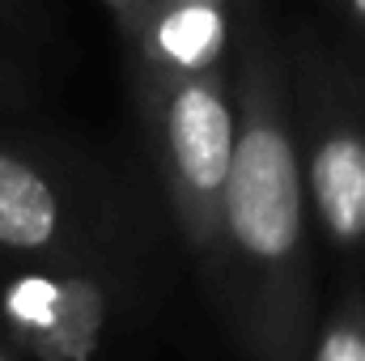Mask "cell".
I'll list each match as a JSON object with an SVG mask.
<instances>
[{
    "label": "cell",
    "instance_id": "obj_1",
    "mask_svg": "<svg viewBox=\"0 0 365 361\" xmlns=\"http://www.w3.org/2000/svg\"><path fill=\"white\" fill-rule=\"evenodd\" d=\"M234 166L221 208V285L251 361H306L310 349V204L289 115V81L268 30L251 26L230 73Z\"/></svg>",
    "mask_w": 365,
    "mask_h": 361
},
{
    "label": "cell",
    "instance_id": "obj_2",
    "mask_svg": "<svg viewBox=\"0 0 365 361\" xmlns=\"http://www.w3.org/2000/svg\"><path fill=\"white\" fill-rule=\"evenodd\" d=\"M140 111L153 128L162 179H166V195L182 230V243L204 264V276L217 289L221 285V208H225L234 136H238L230 64L187 77L166 93L140 102Z\"/></svg>",
    "mask_w": 365,
    "mask_h": 361
},
{
    "label": "cell",
    "instance_id": "obj_3",
    "mask_svg": "<svg viewBox=\"0 0 365 361\" xmlns=\"http://www.w3.org/2000/svg\"><path fill=\"white\" fill-rule=\"evenodd\" d=\"M302 149V183L310 217L331 251L353 255L365 247V123L323 86L306 106V145Z\"/></svg>",
    "mask_w": 365,
    "mask_h": 361
},
{
    "label": "cell",
    "instance_id": "obj_4",
    "mask_svg": "<svg viewBox=\"0 0 365 361\" xmlns=\"http://www.w3.org/2000/svg\"><path fill=\"white\" fill-rule=\"evenodd\" d=\"M234 4L212 0H149L136 30L123 39L136 64L140 102L166 93L187 77L230 64Z\"/></svg>",
    "mask_w": 365,
    "mask_h": 361
},
{
    "label": "cell",
    "instance_id": "obj_5",
    "mask_svg": "<svg viewBox=\"0 0 365 361\" xmlns=\"http://www.w3.org/2000/svg\"><path fill=\"white\" fill-rule=\"evenodd\" d=\"M4 323L38 361H90L102 332V293L68 276H17L4 298Z\"/></svg>",
    "mask_w": 365,
    "mask_h": 361
},
{
    "label": "cell",
    "instance_id": "obj_6",
    "mask_svg": "<svg viewBox=\"0 0 365 361\" xmlns=\"http://www.w3.org/2000/svg\"><path fill=\"white\" fill-rule=\"evenodd\" d=\"M68 195L34 158L0 145V251L26 260L73 255Z\"/></svg>",
    "mask_w": 365,
    "mask_h": 361
},
{
    "label": "cell",
    "instance_id": "obj_7",
    "mask_svg": "<svg viewBox=\"0 0 365 361\" xmlns=\"http://www.w3.org/2000/svg\"><path fill=\"white\" fill-rule=\"evenodd\" d=\"M306 361H365V293L349 289L310 336Z\"/></svg>",
    "mask_w": 365,
    "mask_h": 361
},
{
    "label": "cell",
    "instance_id": "obj_8",
    "mask_svg": "<svg viewBox=\"0 0 365 361\" xmlns=\"http://www.w3.org/2000/svg\"><path fill=\"white\" fill-rule=\"evenodd\" d=\"M106 9H110V17H115V26H119V34L128 39L132 30H136V21L145 17V9H149V0H102Z\"/></svg>",
    "mask_w": 365,
    "mask_h": 361
},
{
    "label": "cell",
    "instance_id": "obj_9",
    "mask_svg": "<svg viewBox=\"0 0 365 361\" xmlns=\"http://www.w3.org/2000/svg\"><path fill=\"white\" fill-rule=\"evenodd\" d=\"M340 4L349 9V17H353V21L365 30V0H340Z\"/></svg>",
    "mask_w": 365,
    "mask_h": 361
},
{
    "label": "cell",
    "instance_id": "obj_10",
    "mask_svg": "<svg viewBox=\"0 0 365 361\" xmlns=\"http://www.w3.org/2000/svg\"><path fill=\"white\" fill-rule=\"evenodd\" d=\"M0 361H21V357H17V353H9V349L0 345Z\"/></svg>",
    "mask_w": 365,
    "mask_h": 361
},
{
    "label": "cell",
    "instance_id": "obj_11",
    "mask_svg": "<svg viewBox=\"0 0 365 361\" xmlns=\"http://www.w3.org/2000/svg\"><path fill=\"white\" fill-rule=\"evenodd\" d=\"M212 4H234V0H212Z\"/></svg>",
    "mask_w": 365,
    "mask_h": 361
},
{
    "label": "cell",
    "instance_id": "obj_12",
    "mask_svg": "<svg viewBox=\"0 0 365 361\" xmlns=\"http://www.w3.org/2000/svg\"><path fill=\"white\" fill-rule=\"evenodd\" d=\"M242 4H255V0H242Z\"/></svg>",
    "mask_w": 365,
    "mask_h": 361
}]
</instances>
